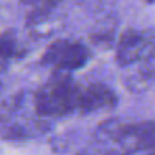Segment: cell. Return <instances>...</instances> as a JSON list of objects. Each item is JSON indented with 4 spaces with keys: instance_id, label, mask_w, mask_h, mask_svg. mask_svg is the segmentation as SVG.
I'll list each match as a JSON object with an SVG mask.
<instances>
[{
    "instance_id": "obj_8",
    "label": "cell",
    "mask_w": 155,
    "mask_h": 155,
    "mask_svg": "<svg viewBox=\"0 0 155 155\" xmlns=\"http://www.w3.org/2000/svg\"><path fill=\"white\" fill-rule=\"evenodd\" d=\"M62 3L63 0H20V8L27 20L56 12Z\"/></svg>"
},
{
    "instance_id": "obj_7",
    "label": "cell",
    "mask_w": 155,
    "mask_h": 155,
    "mask_svg": "<svg viewBox=\"0 0 155 155\" xmlns=\"http://www.w3.org/2000/svg\"><path fill=\"white\" fill-rule=\"evenodd\" d=\"M26 26L33 36H50L53 35L59 27H60V20L57 18V14H45L41 17H33L26 20Z\"/></svg>"
},
{
    "instance_id": "obj_10",
    "label": "cell",
    "mask_w": 155,
    "mask_h": 155,
    "mask_svg": "<svg viewBox=\"0 0 155 155\" xmlns=\"http://www.w3.org/2000/svg\"><path fill=\"white\" fill-rule=\"evenodd\" d=\"M151 155H155V154H151Z\"/></svg>"
},
{
    "instance_id": "obj_9",
    "label": "cell",
    "mask_w": 155,
    "mask_h": 155,
    "mask_svg": "<svg viewBox=\"0 0 155 155\" xmlns=\"http://www.w3.org/2000/svg\"><path fill=\"white\" fill-rule=\"evenodd\" d=\"M152 60L155 62V47H154V51H152Z\"/></svg>"
},
{
    "instance_id": "obj_1",
    "label": "cell",
    "mask_w": 155,
    "mask_h": 155,
    "mask_svg": "<svg viewBox=\"0 0 155 155\" xmlns=\"http://www.w3.org/2000/svg\"><path fill=\"white\" fill-rule=\"evenodd\" d=\"M80 83L75 81L71 74L53 72V75L35 92L33 108L36 116L62 117L78 111Z\"/></svg>"
},
{
    "instance_id": "obj_6",
    "label": "cell",
    "mask_w": 155,
    "mask_h": 155,
    "mask_svg": "<svg viewBox=\"0 0 155 155\" xmlns=\"http://www.w3.org/2000/svg\"><path fill=\"white\" fill-rule=\"evenodd\" d=\"M24 56V47L21 45L14 30H5L0 33V68L6 63Z\"/></svg>"
},
{
    "instance_id": "obj_5",
    "label": "cell",
    "mask_w": 155,
    "mask_h": 155,
    "mask_svg": "<svg viewBox=\"0 0 155 155\" xmlns=\"http://www.w3.org/2000/svg\"><path fill=\"white\" fill-rule=\"evenodd\" d=\"M117 104V95L111 87L101 81L80 83L78 111L80 113H97L110 110Z\"/></svg>"
},
{
    "instance_id": "obj_2",
    "label": "cell",
    "mask_w": 155,
    "mask_h": 155,
    "mask_svg": "<svg viewBox=\"0 0 155 155\" xmlns=\"http://www.w3.org/2000/svg\"><path fill=\"white\" fill-rule=\"evenodd\" d=\"M24 94L9 97L0 105V136L6 140H26L47 130L45 120L39 116H21L24 111Z\"/></svg>"
},
{
    "instance_id": "obj_3",
    "label": "cell",
    "mask_w": 155,
    "mask_h": 155,
    "mask_svg": "<svg viewBox=\"0 0 155 155\" xmlns=\"http://www.w3.org/2000/svg\"><path fill=\"white\" fill-rule=\"evenodd\" d=\"M91 57L89 48L78 41L56 39L41 56V65L53 69V72L69 74L83 68Z\"/></svg>"
},
{
    "instance_id": "obj_4",
    "label": "cell",
    "mask_w": 155,
    "mask_h": 155,
    "mask_svg": "<svg viewBox=\"0 0 155 155\" xmlns=\"http://www.w3.org/2000/svg\"><path fill=\"white\" fill-rule=\"evenodd\" d=\"M155 47V35L151 30L127 29L117 39L114 59L122 68H128L148 60Z\"/></svg>"
},
{
    "instance_id": "obj_11",
    "label": "cell",
    "mask_w": 155,
    "mask_h": 155,
    "mask_svg": "<svg viewBox=\"0 0 155 155\" xmlns=\"http://www.w3.org/2000/svg\"><path fill=\"white\" fill-rule=\"evenodd\" d=\"M0 71H2V68H0Z\"/></svg>"
}]
</instances>
